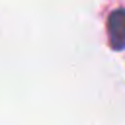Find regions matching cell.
<instances>
[{
    "instance_id": "1",
    "label": "cell",
    "mask_w": 125,
    "mask_h": 125,
    "mask_svg": "<svg viewBox=\"0 0 125 125\" xmlns=\"http://www.w3.org/2000/svg\"><path fill=\"white\" fill-rule=\"evenodd\" d=\"M107 29H109V39L115 49L125 47V10H113L107 18Z\"/></svg>"
}]
</instances>
